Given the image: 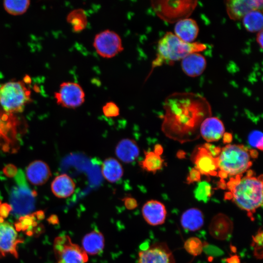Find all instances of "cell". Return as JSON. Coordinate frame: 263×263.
Wrapping results in <instances>:
<instances>
[{"mask_svg": "<svg viewBox=\"0 0 263 263\" xmlns=\"http://www.w3.org/2000/svg\"><path fill=\"white\" fill-rule=\"evenodd\" d=\"M164 109L162 131L167 137L182 143L197 139L202 122L211 115L207 99L194 93L169 94L164 101Z\"/></svg>", "mask_w": 263, "mask_h": 263, "instance_id": "6da1fadb", "label": "cell"}, {"mask_svg": "<svg viewBox=\"0 0 263 263\" xmlns=\"http://www.w3.org/2000/svg\"><path fill=\"white\" fill-rule=\"evenodd\" d=\"M227 187L230 191L228 196L252 219L253 214L263 204L262 175L256 177L251 174L242 178L237 177L230 180Z\"/></svg>", "mask_w": 263, "mask_h": 263, "instance_id": "7a4b0ae2", "label": "cell"}, {"mask_svg": "<svg viewBox=\"0 0 263 263\" xmlns=\"http://www.w3.org/2000/svg\"><path fill=\"white\" fill-rule=\"evenodd\" d=\"M207 48L205 44L193 42L187 43L167 32L158 41L157 53L152 62L151 70L164 64L173 65L186 56L193 53H200Z\"/></svg>", "mask_w": 263, "mask_h": 263, "instance_id": "3957f363", "label": "cell"}, {"mask_svg": "<svg viewBox=\"0 0 263 263\" xmlns=\"http://www.w3.org/2000/svg\"><path fill=\"white\" fill-rule=\"evenodd\" d=\"M251 150L242 145L227 144L221 149L217 157L218 175L240 177L251 166Z\"/></svg>", "mask_w": 263, "mask_h": 263, "instance_id": "277c9868", "label": "cell"}, {"mask_svg": "<svg viewBox=\"0 0 263 263\" xmlns=\"http://www.w3.org/2000/svg\"><path fill=\"white\" fill-rule=\"evenodd\" d=\"M14 179L15 183L9 193V205L13 215L21 217L35 209L37 193L29 187L22 170L18 171Z\"/></svg>", "mask_w": 263, "mask_h": 263, "instance_id": "5b68a950", "label": "cell"}, {"mask_svg": "<svg viewBox=\"0 0 263 263\" xmlns=\"http://www.w3.org/2000/svg\"><path fill=\"white\" fill-rule=\"evenodd\" d=\"M23 81H10L0 85V105L6 113L22 112L32 101L31 91Z\"/></svg>", "mask_w": 263, "mask_h": 263, "instance_id": "8992f818", "label": "cell"}, {"mask_svg": "<svg viewBox=\"0 0 263 263\" xmlns=\"http://www.w3.org/2000/svg\"><path fill=\"white\" fill-rule=\"evenodd\" d=\"M151 5L156 15L163 20L174 23L189 18L197 5V1L191 0H154Z\"/></svg>", "mask_w": 263, "mask_h": 263, "instance_id": "52a82bcc", "label": "cell"}, {"mask_svg": "<svg viewBox=\"0 0 263 263\" xmlns=\"http://www.w3.org/2000/svg\"><path fill=\"white\" fill-rule=\"evenodd\" d=\"M53 249L56 263H86L88 261V256L81 246L73 243L68 235L56 237Z\"/></svg>", "mask_w": 263, "mask_h": 263, "instance_id": "ba28073f", "label": "cell"}, {"mask_svg": "<svg viewBox=\"0 0 263 263\" xmlns=\"http://www.w3.org/2000/svg\"><path fill=\"white\" fill-rule=\"evenodd\" d=\"M93 46L97 54L104 58H113L123 50L119 35L109 29L102 31L95 36Z\"/></svg>", "mask_w": 263, "mask_h": 263, "instance_id": "9c48e42d", "label": "cell"}, {"mask_svg": "<svg viewBox=\"0 0 263 263\" xmlns=\"http://www.w3.org/2000/svg\"><path fill=\"white\" fill-rule=\"evenodd\" d=\"M85 94L82 87L77 83L67 81L62 82L59 90L55 93L57 104L71 109H75L83 104Z\"/></svg>", "mask_w": 263, "mask_h": 263, "instance_id": "30bf717a", "label": "cell"}, {"mask_svg": "<svg viewBox=\"0 0 263 263\" xmlns=\"http://www.w3.org/2000/svg\"><path fill=\"white\" fill-rule=\"evenodd\" d=\"M137 263H175V260L167 244L157 242L139 252Z\"/></svg>", "mask_w": 263, "mask_h": 263, "instance_id": "8fae6325", "label": "cell"}, {"mask_svg": "<svg viewBox=\"0 0 263 263\" xmlns=\"http://www.w3.org/2000/svg\"><path fill=\"white\" fill-rule=\"evenodd\" d=\"M22 242L15 228L0 216V258L7 254L17 258V246Z\"/></svg>", "mask_w": 263, "mask_h": 263, "instance_id": "7c38bea8", "label": "cell"}, {"mask_svg": "<svg viewBox=\"0 0 263 263\" xmlns=\"http://www.w3.org/2000/svg\"><path fill=\"white\" fill-rule=\"evenodd\" d=\"M225 2L228 17L234 20L242 19L251 11H262L263 7L262 0H228Z\"/></svg>", "mask_w": 263, "mask_h": 263, "instance_id": "4fadbf2b", "label": "cell"}, {"mask_svg": "<svg viewBox=\"0 0 263 263\" xmlns=\"http://www.w3.org/2000/svg\"><path fill=\"white\" fill-rule=\"evenodd\" d=\"M193 159L195 168L201 174L217 175L218 171L217 157L213 156L204 146L198 149Z\"/></svg>", "mask_w": 263, "mask_h": 263, "instance_id": "5bb4252c", "label": "cell"}, {"mask_svg": "<svg viewBox=\"0 0 263 263\" xmlns=\"http://www.w3.org/2000/svg\"><path fill=\"white\" fill-rule=\"evenodd\" d=\"M167 214L165 205L161 202L155 200L148 201L142 208V214L144 219L148 224L152 226L164 224Z\"/></svg>", "mask_w": 263, "mask_h": 263, "instance_id": "9a60e30c", "label": "cell"}, {"mask_svg": "<svg viewBox=\"0 0 263 263\" xmlns=\"http://www.w3.org/2000/svg\"><path fill=\"white\" fill-rule=\"evenodd\" d=\"M225 133V127L222 121L216 117L209 116L202 123L200 134L207 142L219 140Z\"/></svg>", "mask_w": 263, "mask_h": 263, "instance_id": "2e32d148", "label": "cell"}, {"mask_svg": "<svg viewBox=\"0 0 263 263\" xmlns=\"http://www.w3.org/2000/svg\"><path fill=\"white\" fill-rule=\"evenodd\" d=\"M233 229L232 221L227 216L222 213L216 215L209 226L210 234L219 240L226 239L232 233Z\"/></svg>", "mask_w": 263, "mask_h": 263, "instance_id": "e0dca14e", "label": "cell"}, {"mask_svg": "<svg viewBox=\"0 0 263 263\" xmlns=\"http://www.w3.org/2000/svg\"><path fill=\"white\" fill-rule=\"evenodd\" d=\"M181 68L188 76L195 77L201 75L207 67L205 57L200 53H193L181 60Z\"/></svg>", "mask_w": 263, "mask_h": 263, "instance_id": "ac0fdd59", "label": "cell"}, {"mask_svg": "<svg viewBox=\"0 0 263 263\" xmlns=\"http://www.w3.org/2000/svg\"><path fill=\"white\" fill-rule=\"evenodd\" d=\"M26 176L29 181L35 185L45 183L51 176L48 165L41 160L31 162L26 169Z\"/></svg>", "mask_w": 263, "mask_h": 263, "instance_id": "d6986e66", "label": "cell"}, {"mask_svg": "<svg viewBox=\"0 0 263 263\" xmlns=\"http://www.w3.org/2000/svg\"><path fill=\"white\" fill-rule=\"evenodd\" d=\"M199 32L197 22L192 19L188 18L175 23L174 34L182 41L192 43L197 37Z\"/></svg>", "mask_w": 263, "mask_h": 263, "instance_id": "ffe728a7", "label": "cell"}, {"mask_svg": "<svg viewBox=\"0 0 263 263\" xmlns=\"http://www.w3.org/2000/svg\"><path fill=\"white\" fill-rule=\"evenodd\" d=\"M115 153L117 157L125 163H130L139 156L140 150L136 141L130 138L120 140L117 144Z\"/></svg>", "mask_w": 263, "mask_h": 263, "instance_id": "44dd1931", "label": "cell"}, {"mask_svg": "<svg viewBox=\"0 0 263 263\" xmlns=\"http://www.w3.org/2000/svg\"><path fill=\"white\" fill-rule=\"evenodd\" d=\"M75 188V183L66 173H63L56 177L51 184L52 192L59 198L70 197L74 193Z\"/></svg>", "mask_w": 263, "mask_h": 263, "instance_id": "7402d4cb", "label": "cell"}, {"mask_svg": "<svg viewBox=\"0 0 263 263\" xmlns=\"http://www.w3.org/2000/svg\"><path fill=\"white\" fill-rule=\"evenodd\" d=\"M104 243L103 234L97 230H94L83 237L81 247L87 255H95L103 251Z\"/></svg>", "mask_w": 263, "mask_h": 263, "instance_id": "603a6c76", "label": "cell"}, {"mask_svg": "<svg viewBox=\"0 0 263 263\" xmlns=\"http://www.w3.org/2000/svg\"><path fill=\"white\" fill-rule=\"evenodd\" d=\"M17 120L13 114H0V138L6 142V150L9 149V145L16 137Z\"/></svg>", "mask_w": 263, "mask_h": 263, "instance_id": "cb8c5ba5", "label": "cell"}, {"mask_svg": "<svg viewBox=\"0 0 263 263\" xmlns=\"http://www.w3.org/2000/svg\"><path fill=\"white\" fill-rule=\"evenodd\" d=\"M204 224L203 212L197 208H190L184 211L181 217V224L186 230L195 231L199 230Z\"/></svg>", "mask_w": 263, "mask_h": 263, "instance_id": "d4e9b609", "label": "cell"}, {"mask_svg": "<svg viewBox=\"0 0 263 263\" xmlns=\"http://www.w3.org/2000/svg\"><path fill=\"white\" fill-rule=\"evenodd\" d=\"M101 172L105 179L113 183L122 178L124 170L122 166L116 159L109 157L105 159L102 164Z\"/></svg>", "mask_w": 263, "mask_h": 263, "instance_id": "484cf974", "label": "cell"}, {"mask_svg": "<svg viewBox=\"0 0 263 263\" xmlns=\"http://www.w3.org/2000/svg\"><path fill=\"white\" fill-rule=\"evenodd\" d=\"M164 162L160 155L154 151H144V158L138 164L142 169L154 174L162 169Z\"/></svg>", "mask_w": 263, "mask_h": 263, "instance_id": "4316f807", "label": "cell"}, {"mask_svg": "<svg viewBox=\"0 0 263 263\" xmlns=\"http://www.w3.org/2000/svg\"><path fill=\"white\" fill-rule=\"evenodd\" d=\"M242 19L244 28L249 32H258L263 30V16L262 10L251 11Z\"/></svg>", "mask_w": 263, "mask_h": 263, "instance_id": "83f0119b", "label": "cell"}, {"mask_svg": "<svg viewBox=\"0 0 263 263\" xmlns=\"http://www.w3.org/2000/svg\"><path fill=\"white\" fill-rule=\"evenodd\" d=\"M67 20L75 32L84 30L88 23L86 15L82 9H75L71 12L67 16Z\"/></svg>", "mask_w": 263, "mask_h": 263, "instance_id": "f1b7e54d", "label": "cell"}, {"mask_svg": "<svg viewBox=\"0 0 263 263\" xmlns=\"http://www.w3.org/2000/svg\"><path fill=\"white\" fill-rule=\"evenodd\" d=\"M30 1L28 0H4L3 7L5 10L9 14L17 16L25 13L28 8Z\"/></svg>", "mask_w": 263, "mask_h": 263, "instance_id": "f546056e", "label": "cell"}, {"mask_svg": "<svg viewBox=\"0 0 263 263\" xmlns=\"http://www.w3.org/2000/svg\"><path fill=\"white\" fill-rule=\"evenodd\" d=\"M184 246L189 254L197 256L203 252L204 244L199 238L193 237L188 239L185 241Z\"/></svg>", "mask_w": 263, "mask_h": 263, "instance_id": "4dcf8cb0", "label": "cell"}, {"mask_svg": "<svg viewBox=\"0 0 263 263\" xmlns=\"http://www.w3.org/2000/svg\"><path fill=\"white\" fill-rule=\"evenodd\" d=\"M211 192L210 184L206 181H203L198 184L194 191V195L198 200L207 202L211 195Z\"/></svg>", "mask_w": 263, "mask_h": 263, "instance_id": "1f68e13d", "label": "cell"}, {"mask_svg": "<svg viewBox=\"0 0 263 263\" xmlns=\"http://www.w3.org/2000/svg\"><path fill=\"white\" fill-rule=\"evenodd\" d=\"M263 133L261 132L254 130L251 132L248 136V142L254 148L263 150Z\"/></svg>", "mask_w": 263, "mask_h": 263, "instance_id": "d6a6232c", "label": "cell"}, {"mask_svg": "<svg viewBox=\"0 0 263 263\" xmlns=\"http://www.w3.org/2000/svg\"><path fill=\"white\" fill-rule=\"evenodd\" d=\"M252 246L254 248V254L256 258L262 259L263 257V231L258 230L257 233L252 238Z\"/></svg>", "mask_w": 263, "mask_h": 263, "instance_id": "836d02e7", "label": "cell"}, {"mask_svg": "<svg viewBox=\"0 0 263 263\" xmlns=\"http://www.w3.org/2000/svg\"><path fill=\"white\" fill-rule=\"evenodd\" d=\"M104 115L109 118L117 117L119 115L120 110L118 106L113 102H107L102 107Z\"/></svg>", "mask_w": 263, "mask_h": 263, "instance_id": "e575fe53", "label": "cell"}, {"mask_svg": "<svg viewBox=\"0 0 263 263\" xmlns=\"http://www.w3.org/2000/svg\"><path fill=\"white\" fill-rule=\"evenodd\" d=\"M200 178V173L195 168H193L189 172L187 180L190 183L192 182L198 181Z\"/></svg>", "mask_w": 263, "mask_h": 263, "instance_id": "d590c367", "label": "cell"}, {"mask_svg": "<svg viewBox=\"0 0 263 263\" xmlns=\"http://www.w3.org/2000/svg\"><path fill=\"white\" fill-rule=\"evenodd\" d=\"M3 172L6 176L11 177L17 174L18 169L13 165L9 164L4 168Z\"/></svg>", "mask_w": 263, "mask_h": 263, "instance_id": "8d00e7d4", "label": "cell"}, {"mask_svg": "<svg viewBox=\"0 0 263 263\" xmlns=\"http://www.w3.org/2000/svg\"><path fill=\"white\" fill-rule=\"evenodd\" d=\"M124 205L126 208L132 209L135 208L137 206L136 200L131 197H126L123 199Z\"/></svg>", "mask_w": 263, "mask_h": 263, "instance_id": "74e56055", "label": "cell"}, {"mask_svg": "<svg viewBox=\"0 0 263 263\" xmlns=\"http://www.w3.org/2000/svg\"><path fill=\"white\" fill-rule=\"evenodd\" d=\"M227 263H241L240 257L237 255H233L226 259Z\"/></svg>", "mask_w": 263, "mask_h": 263, "instance_id": "f35d334b", "label": "cell"}, {"mask_svg": "<svg viewBox=\"0 0 263 263\" xmlns=\"http://www.w3.org/2000/svg\"><path fill=\"white\" fill-rule=\"evenodd\" d=\"M256 41L260 47L262 49H263V30H261L257 32L256 36Z\"/></svg>", "mask_w": 263, "mask_h": 263, "instance_id": "ab89813d", "label": "cell"}, {"mask_svg": "<svg viewBox=\"0 0 263 263\" xmlns=\"http://www.w3.org/2000/svg\"><path fill=\"white\" fill-rule=\"evenodd\" d=\"M153 151L156 153L161 155L162 153V148L161 146L159 144L155 145Z\"/></svg>", "mask_w": 263, "mask_h": 263, "instance_id": "60d3db41", "label": "cell"}]
</instances>
